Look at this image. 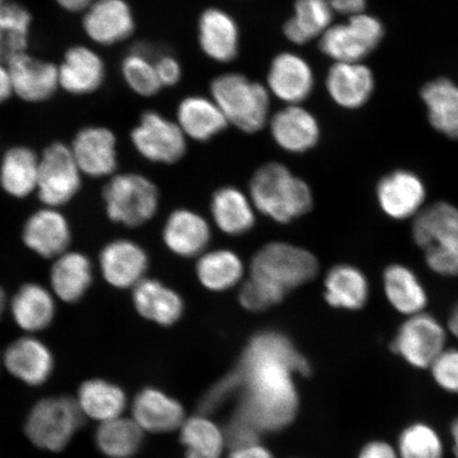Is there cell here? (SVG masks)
Listing matches in <instances>:
<instances>
[{
	"mask_svg": "<svg viewBox=\"0 0 458 458\" xmlns=\"http://www.w3.org/2000/svg\"><path fill=\"white\" fill-rule=\"evenodd\" d=\"M85 420L76 398H44L29 411L25 434L38 449L59 454L70 445Z\"/></svg>",
	"mask_w": 458,
	"mask_h": 458,
	"instance_id": "5",
	"label": "cell"
},
{
	"mask_svg": "<svg viewBox=\"0 0 458 458\" xmlns=\"http://www.w3.org/2000/svg\"><path fill=\"white\" fill-rule=\"evenodd\" d=\"M148 256L139 244L129 240H116L101 251L103 277L114 288H133L140 282L148 267Z\"/></svg>",
	"mask_w": 458,
	"mask_h": 458,
	"instance_id": "19",
	"label": "cell"
},
{
	"mask_svg": "<svg viewBox=\"0 0 458 458\" xmlns=\"http://www.w3.org/2000/svg\"><path fill=\"white\" fill-rule=\"evenodd\" d=\"M268 89L289 106L301 105L312 94L314 74L308 62L299 55L279 54L267 73Z\"/></svg>",
	"mask_w": 458,
	"mask_h": 458,
	"instance_id": "13",
	"label": "cell"
},
{
	"mask_svg": "<svg viewBox=\"0 0 458 458\" xmlns=\"http://www.w3.org/2000/svg\"><path fill=\"white\" fill-rule=\"evenodd\" d=\"M271 131L284 150L302 153L310 150L319 140L318 120L300 105L288 106L274 114Z\"/></svg>",
	"mask_w": 458,
	"mask_h": 458,
	"instance_id": "21",
	"label": "cell"
},
{
	"mask_svg": "<svg viewBox=\"0 0 458 458\" xmlns=\"http://www.w3.org/2000/svg\"><path fill=\"white\" fill-rule=\"evenodd\" d=\"M164 240L176 255L196 257L208 246L210 228L198 214L185 209L176 210L165 223Z\"/></svg>",
	"mask_w": 458,
	"mask_h": 458,
	"instance_id": "27",
	"label": "cell"
},
{
	"mask_svg": "<svg viewBox=\"0 0 458 458\" xmlns=\"http://www.w3.org/2000/svg\"><path fill=\"white\" fill-rule=\"evenodd\" d=\"M38 165L39 159L31 148H10L0 164V185L11 197H28L37 191Z\"/></svg>",
	"mask_w": 458,
	"mask_h": 458,
	"instance_id": "31",
	"label": "cell"
},
{
	"mask_svg": "<svg viewBox=\"0 0 458 458\" xmlns=\"http://www.w3.org/2000/svg\"><path fill=\"white\" fill-rule=\"evenodd\" d=\"M0 364H3V363H2V357H0Z\"/></svg>",
	"mask_w": 458,
	"mask_h": 458,
	"instance_id": "56",
	"label": "cell"
},
{
	"mask_svg": "<svg viewBox=\"0 0 458 458\" xmlns=\"http://www.w3.org/2000/svg\"><path fill=\"white\" fill-rule=\"evenodd\" d=\"M93 282V270L88 257L77 251H65L56 258L51 268L50 284L54 293L65 302L82 299Z\"/></svg>",
	"mask_w": 458,
	"mask_h": 458,
	"instance_id": "28",
	"label": "cell"
},
{
	"mask_svg": "<svg viewBox=\"0 0 458 458\" xmlns=\"http://www.w3.org/2000/svg\"><path fill=\"white\" fill-rule=\"evenodd\" d=\"M13 89L22 100H47L60 84L59 70L51 63L34 59L26 53L8 63Z\"/></svg>",
	"mask_w": 458,
	"mask_h": 458,
	"instance_id": "17",
	"label": "cell"
},
{
	"mask_svg": "<svg viewBox=\"0 0 458 458\" xmlns=\"http://www.w3.org/2000/svg\"><path fill=\"white\" fill-rule=\"evenodd\" d=\"M284 292L259 278L250 276L240 292V302L250 311H263L277 303L285 297Z\"/></svg>",
	"mask_w": 458,
	"mask_h": 458,
	"instance_id": "43",
	"label": "cell"
},
{
	"mask_svg": "<svg viewBox=\"0 0 458 458\" xmlns=\"http://www.w3.org/2000/svg\"><path fill=\"white\" fill-rule=\"evenodd\" d=\"M157 77L162 86H174L180 82L182 68L174 56L164 55L156 62Z\"/></svg>",
	"mask_w": 458,
	"mask_h": 458,
	"instance_id": "46",
	"label": "cell"
},
{
	"mask_svg": "<svg viewBox=\"0 0 458 458\" xmlns=\"http://www.w3.org/2000/svg\"><path fill=\"white\" fill-rule=\"evenodd\" d=\"M326 84L331 98L345 108L364 106L375 88L374 76L360 62H336L330 68Z\"/></svg>",
	"mask_w": 458,
	"mask_h": 458,
	"instance_id": "23",
	"label": "cell"
},
{
	"mask_svg": "<svg viewBox=\"0 0 458 458\" xmlns=\"http://www.w3.org/2000/svg\"><path fill=\"white\" fill-rule=\"evenodd\" d=\"M4 0H0V4H4Z\"/></svg>",
	"mask_w": 458,
	"mask_h": 458,
	"instance_id": "55",
	"label": "cell"
},
{
	"mask_svg": "<svg viewBox=\"0 0 458 458\" xmlns=\"http://www.w3.org/2000/svg\"><path fill=\"white\" fill-rule=\"evenodd\" d=\"M399 458H444V444L437 429L425 422L411 423L400 434Z\"/></svg>",
	"mask_w": 458,
	"mask_h": 458,
	"instance_id": "41",
	"label": "cell"
},
{
	"mask_svg": "<svg viewBox=\"0 0 458 458\" xmlns=\"http://www.w3.org/2000/svg\"><path fill=\"white\" fill-rule=\"evenodd\" d=\"M211 213L223 232L237 236L254 226L253 208L242 191L233 187L221 188L213 197Z\"/></svg>",
	"mask_w": 458,
	"mask_h": 458,
	"instance_id": "37",
	"label": "cell"
},
{
	"mask_svg": "<svg viewBox=\"0 0 458 458\" xmlns=\"http://www.w3.org/2000/svg\"><path fill=\"white\" fill-rule=\"evenodd\" d=\"M228 458H273V456L263 446L256 444L233 450L231 456Z\"/></svg>",
	"mask_w": 458,
	"mask_h": 458,
	"instance_id": "49",
	"label": "cell"
},
{
	"mask_svg": "<svg viewBox=\"0 0 458 458\" xmlns=\"http://www.w3.org/2000/svg\"><path fill=\"white\" fill-rule=\"evenodd\" d=\"M105 74V64L101 57L86 47L68 50L59 70L62 88L74 95L93 93L100 88Z\"/></svg>",
	"mask_w": 458,
	"mask_h": 458,
	"instance_id": "26",
	"label": "cell"
},
{
	"mask_svg": "<svg viewBox=\"0 0 458 458\" xmlns=\"http://www.w3.org/2000/svg\"><path fill=\"white\" fill-rule=\"evenodd\" d=\"M358 458H399L398 451L383 440H372L360 451Z\"/></svg>",
	"mask_w": 458,
	"mask_h": 458,
	"instance_id": "47",
	"label": "cell"
},
{
	"mask_svg": "<svg viewBox=\"0 0 458 458\" xmlns=\"http://www.w3.org/2000/svg\"><path fill=\"white\" fill-rule=\"evenodd\" d=\"M335 13L345 15H358L363 13L366 8V0H329Z\"/></svg>",
	"mask_w": 458,
	"mask_h": 458,
	"instance_id": "48",
	"label": "cell"
},
{
	"mask_svg": "<svg viewBox=\"0 0 458 458\" xmlns=\"http://www.w3.org/2000/svg\"><path fill=\"white\" fill-rule=\"evenodd\" d=\"M131 418L143 431L165 433L184 423V410L176 400L154 388L143 389L131 405Z\"/></svg>",
	"mask_w": 458,
	"mask_h": 458,
	"instance_id": "22",
	"label": "cell"
},
{
	"mask_svg": "<svg viewBox=\"0 0 458 458\" xmlns=\"http://www.w3.org/2000/svg\"><path fill=\"white\" fill-rule=\"evenodd\" d=\"M71 239L70 223L53 208L34 213L22 231V240L27 248L44 258H57L64 254Z\"/></svg>",
	"mask_w": 458,
	"mask_h": 458,
	"instance_id": "18",
	"label": "cell"
},
{
	"mask_svg": "<svg viewBox=\"0 0 458 458\" xmlns=\"http://www.w3.org/2000/svg\"><path fill=\"white\" fill-rule=\"evenodd\" d=\"M383 37L382 22L360 13L352 16L345 24L331 25L320 37L319 47L336 62L359 63L374 53Z\"/></svg>",
	"mask_w": 458,
	"mask_h": 458,
	"instance_id": "8",
	"label": "cell"
},
{
	"mask_svg": "<svg viewBox=\"0 0 458 458\" xmlns=\"http://www.w3.org/2000/svg\"><path fill=\"white\" fill-rule=\"evenodd\" d=\"M2 363L11 376L29 386H43L55 369L49 347L31 335L11 343L3 354Z\"/></svg>",
	"mask_w": 458,
	"mask_h": 458,
	"instance_id": "12",
	"label": "cell"
},
{
	"mask_svg": "<svg viewBox=\"0 0 458 458\" xmlns=\"http://www.w3.org/2000/svg\"><path fill=\"white\" fill-rule=\"evenodd\" d=\"M239 28L236 21L225 10L210 8L199 21V42L209 59L229 63L239 53Z\"/></svg>",
	"mask_w": 458,
	"mask_h": 458,
	"instance_id": "20",
	"label": "cell"
},
{
	"mask_svg": "<svg viewBox=\"0 0 458 458\" xmlns=\"http://www.w3.org/2000/svg\"><path fill=\"white\" fill-rule=\"evenodd\" d=\"M318 261L310 251L283 242L263 246L250 263V276L265 280L284 293L317 276Z\"/></svg>",
	"mask_w": 458,
	"mask_h": 458,
	"instance_id": "6",
	"label": "cell"
},
{
	"mask_svg": "<svg viewBox=\"0 0 458 458\" xmlns=\"http://www.w3.org/2000/svg\"><path fill=\"white\" fill-rule=\"evenodd\" d=\"M448 327L452 335L458 340V305L452 311L448 322Z\"/></svg>",
	"mask_w": 458,
	"mask_h": 458,
	"instance_id": "52",
	"label": "cell"
},
{
	"mask_svg": "<svg viewBox=\"0 0 458 458\" xmlns=\"http://www.w3.org/2000/svg\"><path fill=\"white\" fill-rule=\"evenodd\" d=\"M71 148L84 174L106 176L117 168L116 137L108 129L90 127L80 131Z\"/></svg>",
	"mask_w": 458,
	"mask_h": 458,
	"instance_id": "15",
	"label": "cell"
},
{
	"mask_svg": "<svg viewBox=\"0 0 458 458\" xmlns=\"http://www.w3.org/2000/svg\"><path fill=\"white\" fill-rule=\"evenodd\" d=\"M181 440L187 458H220L225 444V434L205 417H193L182 423Z\"/></svg>",
	"mask_w": 458,
	"mask_h": 458,
	"instance_id": "40",
	"label": "cell"
},
{
	"mask_svg": "<svg viewBox=\"0 0 458 458\" xmlns=\"http://www.w3.org/2000/svg\"><path fill=\"white\" fill-rule=\"evenodd\" d=\"M4 307H5V296H4L3 289L0 288V318H2V315L4 310Z\"/></svg>",
	"mask_w": 458,
	"mask_h": 458,
	"instance_id": "54",
	"label": "cell"
},
{
	"mask_svg": "<svg viewBox=\"0 0 458 458\" xmlns=\"http://www.w3.org/2000/svg\"><path fill=\"white\" fill-rule=\"evenodd\" d=\"M325 300L334 308L356 311L369 300L368 279L352 266L331 268L325 280Z\"/></svg>",
	"mask_w": 458,
	"mask_h": 458,
	"instance_id": "34",
	"label": "cell"
},
{
	"mask_svg": "<svg viewBox=\"0 0 458 458\" xmlns=\"http://www.w3.org/2000/svg\"><path fill=\"white\" fill-rule=\"evenodd\" d=\"M122 71L125 82L136 94L151 97L163 88L157 77L156 62L150 60L145 49H135L125 56Z\"/></svg>",
	"mask_w": 458,
	"mask_h": 458,
	"instance_id": "42",
	"label": "cell"
},
{
	"mask_svg": "<svg viewBox=\"0 0 458 458\" xmlns=\"http://www.w3.org/2000/svg\"><path fill=\"white\" fill-rule=\"evenodd\" d=\"M3 64L4 63H0V103L7 100L13 93L8 68H4Z\"/></svg>",
	"mask_w": 458,
	"mask_h": 458,
	"instance_id": "50",
	"label": "cell"
},
{
	"mask_svg": "<svg viewBox=\"0 0 458 458\" xmlns=\"http://www.w3.org/2000/svg\"><path fill=\"white\" fill-rule=\"evenodd\" d=\"M211 96L228 123L255 133L265 127L270 111V95L265 86L240 73H225L211 84Z\"/></svg>",
	"mask_w": 458,
	"mask_h": 458,
	"instance_id": "4",
	"label": "cell"
},
{
	"mask_svg": "<svg viewBox=\"0 0 458 458\" xmlns=\"http://www.w3.org/2000/svg\"><path fill=\"white\" fill-rule=\"evenodd\" d=\"M31 16L16 4H0V63H8L25 53Z\"/></svg>",
	"mask_w": 458,
	"mask_h": 458,
	"instance_id": "39",
	"label": "cell"
},
{
	"mask_svg": "<svg viewBox=\"0 0 458 458\" xmlns=\"http://www.w3.org/2000/svg\"><path fill=\"white\" fill-rule=\"evenodd\" d=\"M177 122L185 135L198 141H208L227 127V119L213 100L191 96L177 108Z\"/></svg>",
	"mask_w": 458,
	"mask_h": 458,
	"instance_id": "29",
	"label": "cell"
},
{
	"mask_svg": "<svg viewBox=\"0 0 458 458\" xmlns=\"http://www.w3.org/2000/svg\"><path fill=\"white\" fill-rule=\"evenodd\" d=\"M452 439H454V454L458 458V417L452 423L451 427Z\"/></svg>",
	"mask_w": 458,
	"mask_h": 458,
	"instance_id": "53",
	"label": "cell"
},
{
	"mask_svg": "<svg viewBox=\"0 0 458 458\" xmlns=\"http://www.w3.org/2000/svg\"><path fill=\"white\" fill-rule=\"evenodd\" d=\"M428 120L435 130L458 140V88L448 79H437L422 89Z\"/></svg>",
	"mask_w": 458,
	"mask_h": 458,
	"instance_id": "32",
	"label": "cell"
},
{
	"mask_svg": "<svg viewBox=\"0 0 458 458\" xmlns=\"http://www.w3.org/2000/svg\"><path fill=\"white\" fill-rule=\"evenodd\" d=\"M377 197L385 213L396 220H405L420 213L426 199V188L416 174L398 170L380 181Z\"/></svg>",
	"mask_w": 458,
	"mask_h": 458,
	"instance_id": "14",
	"label": "cell"
},
{
	"mask_svg": "<svg viewBox=\"0 0 458 458\" xmlns=\"http://www.w3.org/2000/svg\"><path fill=\"white\" fill-rule=\"evenodd\" d=\"M81 174L72 148L64 143H53L39 159L37 185L39 199L53 208L70 202L81 187Z\"/></svg>",
	"mask_w": 458,
	"mask_h": 458,
	"instance_id": "9",
	"label": "cell"
},
{
	"mask_svg": "<svg viewBox=\"0 0 458 458\" xmlns=\"http://www.w3.org/2000/svg\"><path fill=\"white\" fill-rule=\"evenodd\" d=\"M385 290L391 305L408 317L423 312L427 306L425 289L416 275L403 266L394 265L386 268Z\"/></svg>",
	"mask_w": 458,
	"mask_h": 458,
	"instance_id": "36",
	"label": "cell"
},
{
	"mask_svg": "<svg viewBox=\"0 0 458 458\" xmlns=\"http://www.w3.org/2000/svg\"><path fill=\"white\" fill-rule=\"evenodd\" d=\"M63 9L71 13H80L90 7L91 0H56Z\"/></svg>",
	"mask_w": 458,
	"mask_h": 458,
	"instance_id": "51",
	"label": "cell"
},
{
	"mask_svg": "<svg viewBox=\"0 0 458 458\" xmlns=\"http://www.w3.org/2000/svg\"><path fill=\"white\" fill-rule=\"evenodd\" d=\"M85 32L96 43L114 45L134 31L135 21L124 0H98L90 4L84 17Z\"/></svg>",
	"mask_w": 458,
	"mask_h": 458,
	"instance_id": "16",
	"label": "cell"
},
{
	"mask_svg": "<svg viewBox=\"0 0 458 458\" xmlns=\"http://www.w3.org/2000/svg\"><path fill=\"white\" fill-rule=\"evenodd\" d=\"M131 139L136 150L151 162L174 164L186 152L185 134L180 125L157 112L142 114Z\"/></svg>",
	"mask_w": 458,
	"mask_h": 458,
	"instance_id": "11",
	"label": "cell"
},
{
	"mask_svg": "<svg viewBox=\"0 0 458 458\" xmlns=\"http://www.w3.org/2000/svg\"><path fill=\"white\" fill-rule=\"evenodd\" d=\"M106 214L114 222L135 227L156 215L158 191L151 181L139 174H120L107 182L103 191Z\"/></svg>",
	"mask_w": 458,
	"mask_h": 458,
	"instance_id": "7",
	"label": "cell"
},
{
	"mask_svg": "<svg viewBox=\"0 0 458 458\" xmlns=\"http://www.w3.org/2000/svg\"><path fill=\"white\" fill-rule=\"evenodd\" d=\"M198 278L206 289L221 292L231 289L243 275L239 256L231 250H216L206 254L197 265Z\"/></svg>",
	"mask_w": 458,
	"mask_h": 458,
	"instance_id": "38",
	"label": "cell"
},
{
	"mask_svg": "<svg viewBox=\"0 0 458 458\" xmlns=\"http://www.w3.org/2000/svg\"><path fill=\"white\" fill-rule=\"evenodd\" d=\"M14 322L28 334L48 327L55 315L54 295L41 284L22 285L11 301Z\"/></svg>",
	"mask_w": 458,
	"mask_h": 458,
	"instance_id": "25",
	"label": "cell"
},
{
	"mask_svg": "<svg viewBox=\"0 0 458 458\" xmlns=\"http://www.w3.org/2000/svg\"><path fill=\"white\" fill-rule=\"evenodd\" d=\"M250 189L257 209L279 223L293 221L312 208L310 188L282 164L263 165L256 172Z\"/></svg>",
	"mask_w": 458,
	"mask_h": 458,
	"instance_id": "2",
	"label": "cell"
},
{
	"mask_svg": "<svg viewBox=\"0 0 458 458\" xmlns=\"http://www.w3.org/2000/svg\"><path fill=\"white\" fill-rule=\"evenodd\" d=\"M259 431L251 426L250 423L242 420L238 416L234 417L233 421L229 423L225 435V443L231 445L233 450L244 448L251 445H256Z\"/></svg>",
	"mask_w": 458,
	"mask_h": 458,
	"instance_id": "45",
	"label": "cell"
},
{
	"mask_svg": "<svg viewBox=\"0 0 458 458\" xmlns=\"http://www.w3.org/2000/svg\"><path fill=\"white\" fill-rule=\"evenodd\" d=\"M446 335L437 318L428 313L411 315L394 336L391 349L417 369H428L445 349Z\"/></svg>",
	"mask_w": 458,
	"mask_h": 458,
	"instance_id": "10",
	"label": "cell"
},
{
	"mask_svg": "<svg viewBox=\"0 0 458 458\" xmlns=\"http://www.w3.org/2000/svg\"><path fill=\"white\" fill-rule=\"evenodd\" d=\"M133 301L141 317L163 326L174 325L184 311L182 297L154 279H142L133 286Z\"/></svg>",
	"mask_w": 458,
	"mask_h": 458,
	"instance_id": "24",
	"label": "cell"
},
{
	"mask_svg": "<svg viewBox=\"0 0 458 458\" xmlns=\"http://www.w3.org/2000/svg\"><path fill=\"white\" fill-rule=\"evenodd\" d=\"M143 429L133 418L120 416L99 423L95 434L97 448L108 458H131L140 449Z\"/></svg>",
	"mask_w": 458,
	"mask_h": 458,
	"instance_id": "35",
	"label": "cell"
},
{
	"mask_svg": "<svg viewBox=\"0 0 458 458\" xmlns=\"http://www.w3.org/2000/svg\"><path fill=\"white\" fill-rule=\"evenodd\" d=\"M76 401L85 418L99 423L123 416L127 408L123 389L103 379L84 381Z\"/></svg>",
	"mask_w": 458,
	"mask_h": 458,
	"instance_id": "30",
	"label": "cell"
},
{
	"mask_svg": "<svg viewBox=\"0 0 458 458\" xmlns=\"http://www.w3.org/2000/svg\"><path fill=\"white\" fill-rule=\"evenodd\" d=\"M334 13L329 0H296L294 14L284 26V36L296 45L311 42L328 30Z\"/></svg>",
	"mask_w": 458,
	"mask_h": 458,
	"instance_id": "33",
	"label": "cell"
},
{
	"mask_svg": "<svg viewBox=\"0 0 458 458\" xmlns=\"http://www.w3.org/2000/svg\"><path fill=\"white\" fill-rule=\"evenodd\" d=\"M429 370L437 385L445 392L458 394V349H445Z\"/></svg>",
	"mask_w": 458,
	"mask_h": 458,
	"instance_id": "44",
	"label": "cell"
},
{
	"mask_svg": "<svg viewBox=\"0 0 458 458\" xmlns=\"http://www.w3.org/2000/svg\"><path fill=\"white\" fill-rule=\"evenodd\" d=\"M415 242L427 265L443 276H458V209L445 202L428 206L413 222Z\"/></svg>",
	"mask_w": 458,
	"mask_h": 458,
	"instance_id": "3",
	"label": "cell"
},
{
	"mask_svg": "<svg viewBox=\"0 0 458 458\" xmlns=\"http://www.w3.org/2000/svg\"><path fill=\"white\" fill-rule=\"evenodd\" d=\"M309 372L310 365L288 337L276 331L258 334L227 376L233 392H240L237 416L259 432L288 426L299 408L293 375Z\"/></svg>",
	"mask_w": 458,
	"mask_h": 458,
	"instance_id": "1",
	"label": "cell"
}]
</instances>
